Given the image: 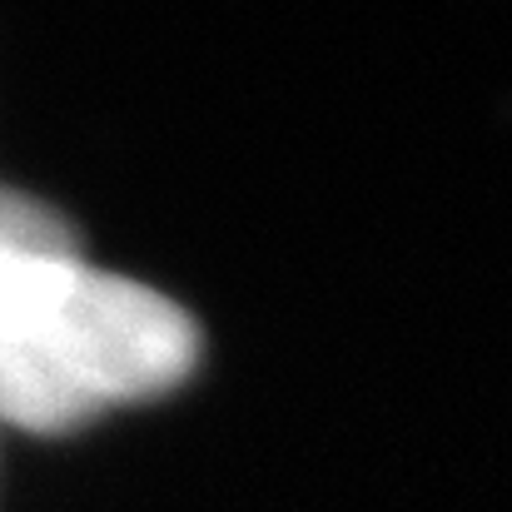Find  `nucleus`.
Wrapping results in <instances>:
<instances>
[{
  "instance_id": "f03ea898",
  "label": "nucleus",
  "mask_w": 512,
  "mask_h": 512,
  "mask_svg": "<svg viewBox=\"0 0 512 512\" xmlns=\"http://www.w3.org/2000/svg\"><path fill=\"white\" fill-rule=\"evenodd\" d=\"M35 244H75V229L65 214L40 204L35 194H20L0 184V254L10 249H35Z\"/></svg>"
},
{
  "instance_id": "f257e3e1",
  "label": "nucleus",
  "mask_w": 512,
  "mask_h": 512,
  "mask_svg": "<svg viewBox=\"0 0 512 512\" xmlns=\"http://www.w3.org/2000/svg\"><path fill=\"white\" fill-rule=\"evenodd\" d=\"M199 324L160 289L85 264L80 244L0 254V423L70 433L179 388Z\"/></svg>"
}]
</instances>
